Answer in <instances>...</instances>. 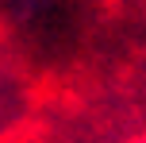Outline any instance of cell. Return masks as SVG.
<instances>
[{"label":"cell","instance_id":"obj_1","mask_svg":"<svg viewBox=\"0 0 146 143\" xmlns=\"http://www.w3.org/2000/svg\"><path fill=\"white\" fill-rule=\"evenodd\" d=\"M139 143H146V139H139Z\"/></svg>","mask_w":146,"mask_h":143}]
</instances>
